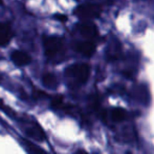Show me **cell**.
I'll use <instances>...</instances> for the list:
<instances>
[{"label":"cell","instance_id":"obj_1","mask_svg":"<svg viewBox=\"0 0 154 154\" xmlns=\"http://www.w3.org/2000/svg\"><path fill=\"white\" fill-rule=\"evenodd\" d=\"M43 47H44L45 55L49 59L58 57L60 54H62L64 49L62 39L56 36H45L43 38Z\"/></svg>","mask_w":154,"mask_h":154},{"label":"cell","instance_id":"obj_2","mask_svg":"<svg viewBox=\"0 0 154 154\" xmlns=\"http://www.w3.org/2000/svg\"><path fill=\"white\" fill-rule=\"evenodd\" d=\"M65 75L69 78H75L80 84H85L89 78L90 67L86 64H72L65 70Z\"/></svg>","mask_w":154,"mask_h":154},{"label":"cell","instance_id":"obj_3","mask_svg":"<svg viewBox=\"0 0 154 154\" xmlns=\"http://www.w3.org/2000/svg\"><path fill=\"white\" fill-rule=\"evenodd\" d=\"M75 14L82 19L97 18L101 15V8L93 4H83L75 8Z\"/></svg>","mask_w":154,"mask_h":154},{"label":"cell","instance_id":"obj_4","mask_svg":"<svg viewBox=\"0 0 154 154\" xmlns=\"http://www.w3.org/2000/svg\"><path fill=\"white\" fill-rule=\"evenodd\" d=\"M11 58H12V61L18 67L27 66L32 62V58L26 53L21 51H14L11 55Z\"/></svg>","mask_w":154,"mask_h":154},{"label":"cell","instance_id":"obj_5","mask_svg":"<svg viewBox=\"0 0 154 154\" xmlns=\"http://www.w3.org/2000/svg\"><path fill=\"white\" fill-rule=\"evenodd\" d=\"M78 30H79L80 34H81L83 37L86 38H93L97 35V30L93 23L90 22H85L81 23V25H78Z\"/></svg>","mask_w":154,"mask_h":154},{"label":"cell","instance_id":"obj_6","mask_svg":"<svg viewBox=\"0 0 154 154\" xmlns=\"http://www.w3.org/2000/svg\"><path fill=\"white\" fill-rule=\"evenodd\" d=\"M25 132H26V134L29 136V137L35 138V139L39 140V142H42V140L45 139L44 132H43L42 128H41L38 123H32V125H29V127H26Z\"/></svg>","mask_w":154,"mask_h":154},{"label":"cell","instance_id":"obj_7","mask_svg":"<svg viewBox=\"0 0 154 154\" xmlns=\"http://www.w3.org/2000/svg\"><path fill=\"white\" fill-rule=\"evenodd\" d=\"M95 44L92 42V41H82V42L77 43L75 45V50H77L79 53L83 54L85 56H92L93 53L95 52Z\"/></svg>","mask_w":154,"mask_h":154},{"label":"cell","instance_id":"obj_8","mask_svg":"<svg viewBox=\"0 0 154 154\" xmlns=\"http://www.w3.org/2000/svg\"><path fill=\"white\" fill-rule=\"evenodd\" d=\"M12 38V30L8 23L0 22V47L8 44Z\"/></svg>","mask_w":154,"mask_h":154},{"label":"cell","instance_id":"obj_9","mask_svg":"<svg viewBox=\"0 0 154 154\" xmlns=\"http://www.w3.org/2000/svg\"><path fill=\"white\" fill-rule=\"evenodd\" d=\"M42 82L46 88H49V89L58 88V84H59L57 76L51 74V73H45L42 76Z\"/></svg>","mask_w":154,"mask_h":154},{"label":"cell","instance_id":"obj_10","mask_svg":"<svg viewBox=\"0 0 154 154\" xmlns=\"http://www.w3.org/2000/svg\"><path fill=\"white\" fill-rule=\"evenodd\" d=\"M22 144L23 146H24V148L26 149L29 152H32V153H38V152H43V149L39 148V147H37L35 144H32V142H29V140L27 139H23L22 140Z\"/></svg>","mask_w":154,"mask_h":154},{"label":"cell","instance_id":"obj_11","mask_svg":"<svg viewBox=\"0 0 154 154\" xmlns=\"http://www.w3.org/2000/svg\"><path fill=\"white\" fill-rule=\"evenodd\" d=\"M111 117L113 120L116 121H121L125 118V111L123 109H120V108H116V109L112 110L111 112Z\"/></svg>","mask_w":154,"mask_h":154},{"label":"cell","instance_id":"obj_12","mask_svg":"<svg viewBox=\"0 0 154 154\" xmlns=\"http://www.w3.org/2000/svg\"><path fill=\"white\" fill-rule=\"evenodd\" d=\"M63 106V97L62 96H55L51 99V107L54 109H60Z\"/></svg>","mask_w":154,"mask_h":154},{"label":"cell","instance_id":"obj_13","mask_svg":"<svg viewBox=\"0 0 154 154\" xmlns=\"http://www.w3.org/2000/svg\"><path fill=\"white\" fill-rule=\"evenodd\" d=\"M34 96L36 97V98H42V97L46 96V94H45L44 92H42V91L36 90V89H35V91H34Z\"/></svg>","mask_w":154,"mask_h":154},{"label":"cell","instance_id":"obj_14","mask_svg":"<svg viewBox=\"0 0 154 154\" xmlns=\"http://www.w3.org/2000/svg\"><path fill=\"white\" fill-rule=\"evenodd\" d=\"M55 17L58 19V20H60V21H66V20H67V17L65 16V15L57 14V15H55Z\"/></svg>","mask_w":154,"mask_h":154},{"label":"cell","instance_id":"obj_15","mask_svg":"<svg viewBox=\"0 0 154 154\" xmlns=\"http://www.w3.org/2000/svg\"><path fill=\"white\" fill-rule=\"evenodd\" d=\"M2 3V1H1V0H0V4H1Z\"/></svg>","mask_w":154,"mask_h":154}]
</instances>
